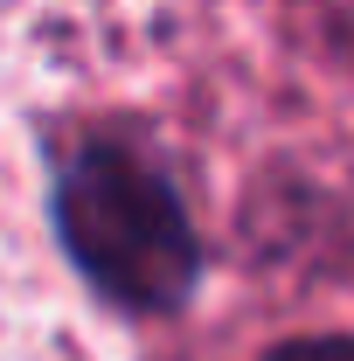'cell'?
Here are the masks:
<instances>
[{
  "mask_svg": "<svg viewBox=\"0 0 354 361\" xmlns=\"http://www.w3.org/2000/svg\"><path fill=\"white\" fill-rule=\"evenodd\" d=\"M49 216L84 285L126 313H167L202 278V243L181 188L126 139L77 146L56 167Z\"/></svg>",
  "mask_w": 354,
  "mask_h": 361,
  "instance_id": "6da1fadb",
  "label": "cell"
},
{
  "mask_svg": "<svg viewBox=\"0 0 354 361\" xmlns=\"http://www.w3.org/2000/svg\"><path fill=\"white\" fill-rule=\"evenodd\" d=\"M264 361H354V334H299V341H278Z\"/></svg>",
  "mask_w": 354,
  "mask_h": 361,
  "instance_id": "7a4b0ae2",
  "label": "cell"
}]
</instances>
